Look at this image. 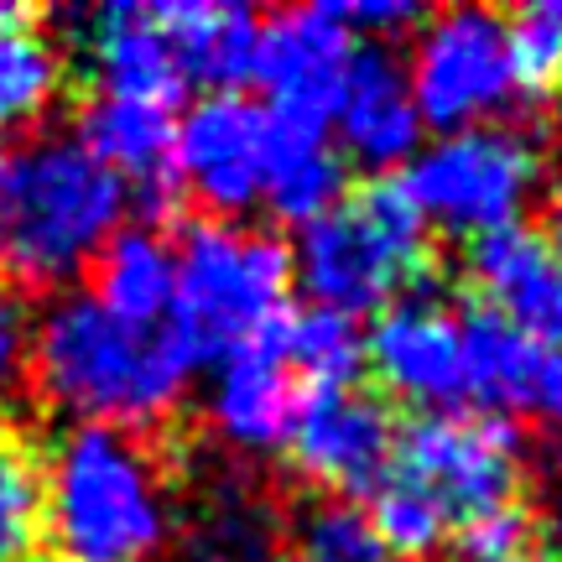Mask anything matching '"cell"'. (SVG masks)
I'll use <instances>...</instances> for the list:
<instances>
[{"label": "cell", "instance_id": "cell-13", "mask_svg": "<svg viewBox=\"0 0 562 562\" xmlns=\"http://www.w3.org/2000/svg\"><path fill=\"white\" fill-rule=\"evenodd\" d=\"M469 281L480 307L505 318L531 344L562 349V261L537 229L501 224L469 240Z\"/></svg>", "mask_w": 562, "mask_h": 562}, {"label": "cell", "instance_id": "cell-3", "mask_svg": "<svg viewBox=\"0 0 562 562\" xmlns=\"http://www.w3.org/2000/svg\"><path fill=\"white\" fill-rule=\"evenodd\" d=\"M125 220V182L79 136L0 146V281L63 286L100 256Z\"/></svg>", "mask_w": 562, "mask_h": 562}, {"label": "cell", "instance_id": "cell-26", "mask_svg": "<svg viewBox=\"0 0 562 562\" xmlns=\"http://www.w3.org/2000/svg\"><path fill=\"white\" fill-rule=\"evenodd\" d=\"M199 558L203 562H271V521L256 501H224L199 526Z\"/></svg>", "mask_w": 562, "mask_h": 562}, {"label": "cell", "instance_id": "cell-25", "mask_svg": "<svg viewBox=\"0 0 562 562\" xmlns=\"http://www.w3.org/2000/svg\"><path fill=\"white\" fill-rule=\"evenodd\" d=\"M297 562H402L355 505H313L297 526Z\"/></svg>", "mask_w": 562, "mask_h": 562}, {"label": "cell", "instance_id": "cell-12", "mask_svg": "<svg viewBox=\"0 0 562 562\" xmlns=\"http://www.w3.org/2000/svg\"><path fill=\"white\" fill-rule=\"evenodd\" d=\"M364 360L375 364L381 396H406L417 406H459L469 402L463 385V339L459 318L432 292L391 302L375 313V328L364 339Z\"/></svg>", "mask_w": 562, "mask_h": 562}, {"label": "cell", "instance_id": "cell-7", "mask_svg": "<svg viewBox=\"0 0 562 562\" xmlns=\"http://www.w3.org/2000/svg\"><path fill=\"white\" fill-rule=\"evenodd\" d=\"M537 172L542 161L526 136L474 125V131L442 136L438 146L417 151L396 182L417 203L422 220H438L442 229L474 240L484 229L516 224V209L537 188Z\"/></svg>", "mask_w": 562, "mask_h": 562}, {"label": "cell", "instance_id": "cell-27", "mask_svg": "<svg viewBox=\"0 0 562 562\" xmlns=\"http://www.w3.org/2000/svg\"><path fill=\"white\" fill-rule=\"evenodd\" d=\"M537 542H542V537H537L531 510H526V505H505V510H490L480 521L459 526V537H453V562H510Z\"/></svg>", "mask_w": 562, "mask_h": 562}, {"label": "cell", "instance_id": "cell-24", "mask_svg": "<svg viewBox=\"0 0 562 562\" xmlns=\"http://www.w3.org/2000/svg\"><path fill=\"white\" fill-rule=\"evenodd\" d=\"M505 53H510V83L547 100L562 89V0H537L505 21Z\"/></svg>", "mask_w": 562, "mask_h": 562}, {"label": "cell", "instance_id": "cell-18", "mask_svg": "<svg viewBox=\"0 0 562 562\" xmlns=\"http://www.w3.org/2000/svg\"><path fill=\"white\" fill-rule=\"evenodd\" d=\"M266 110V104H261ZM344 193V157L334 131L266 115V182L261 199L286 224H313Z\"/></svg>", "mask_w": 562, "mask_h": 562}, {"label": "cell", "instance_id": "cell-1", "mask_svg": "<svg viewBox=\"0 0 562 562\" xmlns=\"http://www.w3.org/2000/svg\"><path fill=\"white\" fill-rule=\"evenodd\" d=\"M521 490V432L510 417H453L432 412L396 427V448L381 484L370 490V516L402 562L438 552L448 531L516 505Z\"/></svg>", "mask_w": 562, "mask_h": 562}, {"label": "cell", "instance_id": "cell-2", "mask_svg": "<svg viewBox=\"0 0 562 562\" xmlns=\"http://www.w3.org/2000/svg\"><path fill=\"white\" fill-rule=\"evenodd\" d=\"M26 370L42 402L79 417V427H146L178 406L199 360L172 323L131 328L104 313L94 292H68L42 313L26 344Z\"/></svg>", "mask_w": 562, "mask_h": 562}, {"label": "cell", "instance_id": "cell-32", "mask_svg": "<svg viewBox=\"0 0 562 562\" xmlns=\"http://www.w3.org/2000/svg\"><path fill=\"white\" fill-rule=\"evenodd\" d=\"M510 562H562V558H558V552H552V547H542V542H537V547H526L521 558H510Z\"/></svg>", "mask_w": 562, "mask_h": 562}, {"label": "cell", "instance_id": "cell-17", "mask_svg": "<svg viewBox=\"0 0 562 562\" xmlns=\"http://www.w3.org/2000/svg\"><path fill=\"white\" fill-rule=\"evenodd\" d=\"M161 37L178 58L188 89L209 83L214 94H235V83L256 79V42L261 21L245 5H209V0H167L151 5Z\"/></svg>", "mask_w": 562, "mask_h": 562}, {"label": "cell", "instance_id": "cell-8", "mask_svg": "<svg viewBox=\"0 0 562 562\" xmlns=\"http://www.w3.org/2000/svg\"><path fill=\"white\" fill-rule=\"evenodd\" d=\"M412 104L422 125L442 136L474 131V121L495 115L516 83H510V53H505V21L495 11H448L427 26L417 58L406 68Z\"/></svg>", "mask_w": 562, "mask_h": 562}, {"label": "cell", "instance_id": "cell-19", "mask_svg": "<svg viewBox=\"0 0 562 562\" xmlns=\"http://www.w3.org/2000/svg\"><path fill=\"white\" fill-rule=\"evenodd\" d=\"M459 339H463V385H469V402L490 406V417L531 412L547 344H531L505 318H495L490 307H463Z\"/></svg>", "mask_w": 562, "mask_h": 562}, {"label": "cell", "instance_id": "cell-6", "mask_svg": "<svg viewBox=\"0 0 562 562\" xmlns=\"http://www.w3.org/2000/svg\"><path fill=\"white\" fill-rule=\"evenodd\" d=\"M172 313L167 323L193 349V360H224L250 334L277 318L292 286V250L277 235L240 229V224H188L182 250L172 256Z\"/></svg>", "mask_w": 562, "mask_h": 562}, {"label": "cell", "instance_id": "cell-22", "mask_svg": "<svg viewBox=\"0 0 562 562\" xmlns=\"http://www.w3.org/2000/svg\"><path fill=\"white\" fill-rule=\"evenodd\" d=\"M286 364L302 385H360L364 334L334 307H292L286 313Z\"/></svg>", "mask_w": 562, "mask_h": 562}, {"label": "cell", "instance_id": "cell-20", "mask_svg": "<svg viewBox=\"0 0 562 562\" xmlns=\"http://www.w3.org/2000/svg\"><path fill=\"white\" fill-rule=\"evenodd\" d=\"M172 250L157 229L146 224H131V229H115L110 245L100 250V307L115 313L131 328H161L167 313H172Z\"/></svg>", "mask_w": 562, "mask_h": 562}, {"label": "cell", "instance_id": "cell-14", "mask_svg": "<svg viewBox=\"0 0 562 562\" xmlns=\"http://www.w3.org/2000/svg\"><path fill=\"white\" fill-rule=\"evenodd\" d=\"M286 313L292 307H281L261 334L224 355V375L214 385V427L240 448H281L297 417L302 381L286 364Z\"/></svg>", "mask_w": 562, "mask_h": 562}, {"label": "cell", "instance_id": "cell-15", "mask_svg": "<svg viewBox=\"0 0 562 562\" xmlns=\"http://www.w3.org/2000/svg\"><path fill=\"white\" fill-rule=\"evenodd\" d=\"M339 136L355 157L381 172L396 167V161L417 157V136H422V115L412 104V83H406V68L396 63L391 47H355V63H349V79H344L339 94Z\"/></svg>", "mask_w": 562, "mask_h": 562}, {"label": "cell", "instance_id": "cell-31", "mask_svg": "<svg viewBox=\"0 0 562 562\" xmlns=\"http://www.w3.org/2000/svg\"><path fill=\"white\" fill-rule=\"evenodd\" d=\"M537 235H542L547 250H552V256L562 261V193L552 199V209H547V229H537Z\"/></svg>", "mask_w": 562, "mask_h": 562}, {"label": "cell", "instance_id": "cell-10", "mask_svg": "<svg viewBox=\"0 0 562 562\" xmlns=\"http://www.w3.org/2000/svg\"><path fill=\"white\" fill-rule=\"evenodd\" d=\"M355 47L360 42L328 16V5H302V11L271 16L256 42V79L271 94L266 115L334 131Z\"/></svg>", "mask_w": 562, "mask_h": 562}, {"label": "cell", "instance_id": "cell-4", "mask_svg": "<svg viewBox=\"0 0 562 562\" xmlns=\"http://www.w3.org/2000/svg\"><path fill=\"white\" fill-rule=\"evenodd\" d=\"M292 271L313 292V307L344 318L385 313L391 302L432 292L427 220L396 178H370L313 224H302Z\"/></svg>", "mask_w": 562, "mask_h": 562}, {"label": "cell", "instance_id": "cell-23", "mask_svg": "<svg viewBox=\"0 0 562 562\" xmlns=\"http://www.w3.org/2000/svg\"><path fill=\"white\" fill-rule=\"evenodd\" d=\"M47 531V469L37 448L0 427V562H32Z\"/></svg>", "mask_w": 562, "mask_h": 562}, {"label": "cell", "instance_id": "cell-29", "mask_svg": "<svg viewBox=\"0 0 562 562\" xmlns=\"http://www.w3.org/2000/svg\"><path fill=\"white\" fill-rule=\"evenodd\" d=\"M26 344H32V328H26L21 297L0 281V402H5L21 385V375H26Z\"/></svg>", "mask_w": 562, "mask_h": 562}, {"label": "cell", "instance_id": "cell-28", "mask_svg": "<svg viewBox=\"0 0 562 562\" xmlns=\"http://www.w3.org/2000/svg\"><path fill=\"white\" fill-rule=\"evenodd\" d=\"M328 16H334L349 37L360 42L364 32L385 37V32L422 26V21H427V11H422V5H406V0H328Z\"/></svg>", "mask_w": 562, "mask_h": 562}, {"label": "cell", "instance_id": "cell-30", "mask_svg": "<svg viewBox=\"0 0 562 562\" xmlns=\"http://www.w3.org/2000/svg\"><path fill=\"white\" fill-rule=\"evenodd\" d=\"M537 417H547L552 427H562V349H547L542 375H537V402H531Z\"/></svg>", "mask_w": 562, "mask_h": 562}, {"label": "cell", "instance_id": "cell-5", "mask_svg": "<svg viewBox=\"0 0 562 562\" xmlns=\"http://www.w3.org/2000/svg\"><path fill=\"white\" fill-rule=\"evenodd\" d=\"M47 531L63 562H146L161 547V484L121 427H74L47 469Z\"/></svg>", "mask_w": 562, "mask_h": 562}, {"label": "cell", "instance_id": "cell-9", "mask_svg": "<svg viewBox=\"0 0 562 562\" xmlns=\"http://www.w3.org/2000/svg\"><path fill=\"white\" fill-rule=\"evenodd\" d=\"M396 448V406L370 385H302L286 453L334 495H370Z\"/></svg>", "mask_w": 562, "mask_h": 562}, {"label": "cell", "instance_id": "cell-16", "mask_svg": "<svg viewBox=\"0 0 562 562\" xmlns=\"http://www.w3.org/2000/svg\"><path fill=\"white\" fill-rule=\"evenodd\" d=\"M89 58L100 74V89L110 100H136L157 104V110H178L188 100V79H182L172 47L161 37L151 5L136 0H115L89 21Z\"/></svg>", "mask_w": 562, "mask_h": 562}, {"label": "cell", "instance_id": "cell-11", "mask_svg": "<svg viewBox=\"0 0 562 562\" xmlns=\"http://www.w3.org/2000/svg\"><path fill=\"white\" fill-rule=\"evenodd\" d=\"M182 188L214 214H245L266 182V110L245 94H209L178 121L172 136Z\"/></svg>", "mask_w": 562, "mask_h": 562}, {"label": "cell", "instance_id": "cell-21", "mask_svg": "<svg viewBox=\"0 0 562 562\" xmlns=\"http://www.w3.org/2000/svg\"><path fill=\"white\" fill-rule=\"evenodd\" d=\"M58 94V53L32 5H0V136L37 121Z\"/></svg>", "mask_w": 562, "mask_h": 562}]
</instances>
